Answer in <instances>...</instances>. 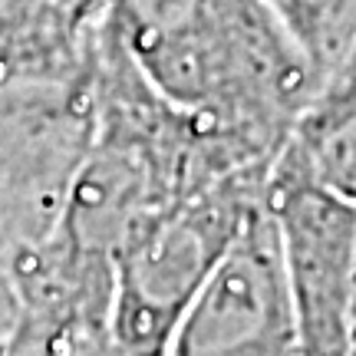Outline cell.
Listing matches in <instances>:
<instances>
[{"mask_svg": "<svg viewBox=\"0 0 356 356\" xmlns=\"http://www.w3.org/2000/svg\"><path fill=\"white\" fill-rule=\"evenodd\" d=\"M99 47L159 102L277 159L320 83L270 0H106Z\"/></svg>", "mask_w": 356, "mask_h": 356, "instance_id": "cell-1", "label": "cell"}, {"mask_svg": "<svg viewBox=\"0 0 356 356\" xmlns=\"http://www.w3.org/2000/svg\"><path fill=\"white\" fill-rule=\"evenodd\" d=\"M267 175L270 168L204 181L122 241L109 267L106 307V333L119 353L165 356L185 310L261 211Z\"/></svg>", "mask_w": 356, "mask_h": 356, "instance_id": "cell-2", "label": "cell"}, {"mask_svg": "<svg viewBox=\"0 0 356 356\" xmlns=\"http://www.w3.org/2000/svg\"><path fill=\"white\" fill-rule=\"evenodd\" d=\"M89 79L0 86V297L56 231L92 136Z\"/></svg>", "mask_w": 356, "mask_h": 356, "instance_id": "cell-3", "label": "cell"}, {"mask_svg": "<svg viewBox=\"0 0 356 356\" xmlns=\"http://www.w3.org/2000/svg\"><path fill=\"white\" fill-rule=\"evenodd\" d=\"M264 208L291 293L304 356H346L356 208L270 165Z\"/></svg>", "mask_w": 356, "mask_h": 356, "instance_id": "cell-4", "label": "cell"}, {"mask_svg": "<svg viewBox=\"0 0 356 356\" xmlns=\"http://www.w3.org/2000/svg\"><path fill=\"white\" fill-rule=\"evenodd\" d=\"M165 356H304L264 204L185 310Z\"/></svg>", "mask_w": 356, "mask_h": 356, "instance_id": "cell-5", "label": "cell"}, {"mask_svg": "<svg viewBox=\"0 0 356 356\" xmlns=\"http://www.w3.org/2000/svg\"><path fill=\"white\" fill-rule=\"evenodd\" d=\"M106 0H0V86L89 79Z\"/></svg>", "mask_w": 356, "mask_h": 356, "instance_id": "cell-6", "label": "cell"}, {"mask_svg": "<svg viewBox=\"0 0 356 356\" xmlns=\"http://www.w3.org/2000/svg\"><path fill=\"white\" fill-rule=\"evenodd\" d=\"M274 168L356 208V40L317 83L280 145Z\"/></svg>", "mask_w": 356, "mask_h": 356, "instance_id": "cell-7", "label": "cell"}, {"mask_svg": "<svg viewBox=\"0 0 356 356\" xmlns=\"http://www.w3.org/2000/svg\"><path fill=\"white\" fill-rule=\"evenodd\" d=\"M270 7L317 66L320 79L356 40V0H270Z\"/></svg>", "mask_w": 356, "mask_h": 356, "instance_id": "cell-8", "label": "cell"}, {"mask_svg": "<svg viewBox=\"0 0 356 356\" xmlns=\"http://www.w3.org/2000/svg\"><path fill=\"white\" fill-rule=\"evenodd\" d=\"M3 356H122L113 346L109 333L102 327H83V323H70V327H37V323H24L17 320V333H13L10 346Z\"/></svg>", "mask_w": 356, "mask_h": 356, "instance_id": "cell-9", "label": "cell"}, {"mask_svg": "<svg viewBox=\"0 0 356 356\" xmlns=\"http://www.w3.org/2000/svg\"><path fill=\"white\" fill-rule=\"evenodd\" d=\"M17 320H20L17 300L13 297H0V356H3V350L10 346L13 333H17Z\"/></svg>", "mask_w": 356, "mask_h": 356, "instance_id": "cell-10", "label": "cell"}, {"mask_svg": "<svg viewBox=\"0 0 356 356\" xmlns=\"http://www.w3.org/2000/svg\"><path fill=\"white\" fill-rule=\"evenodd\" d=\"M346 356H356V244L353 270H350V307H346Z\"/></svg>", "mask_w": 356, "mask_h": 356, "instance_id": "cell-11", "label": "cell"}]
</instances>
